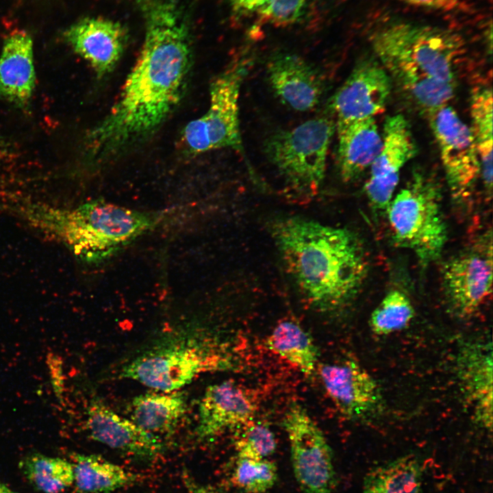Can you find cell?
<instances>
[{
    "instance_id": "9",
    "label": "cell",
    "mask_w": 493,
    "mask_h": 493,
    "mask_svg": "<svg viewBox=\"0 0 493 493\" xmlns=\"http://www.w3.org/2000/svg\"><path fill=\"white\" fill-rule=\"evenodd\" d=\"M429 115L451 197L457 205L467 206L481 175L479 157L471 129L448 105Z\"/></svg>"
},
{
    "instance_id": "12",
    "label": "cell",
    "mask_w": 493,
    "mask_h": 493,
    "mask_svg": "<svg viewBox=\"0 0 493 493\" xmlns=\"http://www.w3.org/2000/svg\"><path fill=\"white\" fill-rule=\"evenodd\" d=\"M382 147L370 166V176L364 186L372 207L385 210L394 197L400 172L416 153V145L407 121L401 114L386 118Z\"/></svg>"
},
{
    "instance_id": "18",
    "label": "cell",
    "mask_w": 493,
    "mask_h": 493,
    "mask_svg": "<svg viewBox=\"0 0 493 493\" xmlns=\"http://www.w3.org/2000/svg\"><path fill=\"white\" fill-rule=\"evenodd\" d=\"M268 83L275 95L290 108L307 112L319 103L323 85L318 73L301 57L279 53L266 66Z\"/></svg>"
},
{
    "instance_id": "3",
    "label": "cell",
    "mask_w": 493,
    "mask_h": 493,
    "mask_svg": "<svg viewBox=\"0 0 493 493\" xmlns=\"http://www.w3.org/2000/svg\"><path fill=\"white\" fill-rule=\"evenodd\" d=\"M381 65L392 75L418 73L455 84L465 52L462 36L450 29L408 22H391L370 37Z\"/></svg>"
},
{
    "instance_id": "1",
    "label": "cell",
    "mask_w": 493,
    "mask_h": 493,
    "mask_svg": "<svg viewBox=\"0 0 493 493\" xmlns=\"http://www.w3.org/2000/svg\"><path fill=\"white\" fill-rule=\"evenodd\" d=\"M144 25L142 48L110 113L91 131L106 155L156 130L180 102L192 64L190 10L181 0H134Z\"/></svg>"
},
{
    "instance_id": "29",
    "label": "cell",
    "mask_w": 493,
    "mask_h": 493,
    "mask_svg": "<svg viewBox=\"0 0 493 493\" xmlns=\"http://www.w3.org/2000/svg\"><path fill=\"white\" fill-rule=\"evenodd\" d=\"M234 10L274 25H286L300 21L309 0H230Z\"/></svg>"
},
{
    "instance_id": "35",
    "label": "cell",
    "mask_w": 493,
    "mask_h": 493,
    "mask_svg": "<svg viewBox=\"0 0 493 493\" xmlns=\"http://www.w3.org/2000/svg\"><path fill=\"white\" fill-rule=\"evenodd\" d=\"M0 493H19V492H17L12 490L7 485H5L4 483H3L0 480Z\"/></svg>"
},
{
    "instance_id": "23",
    "label": "cell",
    "mask_w": 493,
    "mask_h": 493,
    "mask_svg": "<svg viewBox=\"0 0 493 493\" xmlns=\"http://www.w3.org/2000/svg\"><path fill=\"white\" fill-rule=\"evenodd\" d=\"M73 461L74 483L84 493H110L137 479L131 472L98 455L76 454Z\"/></svg>"
},
{
    "instance_id": "16",
    "label": "cell",
    "mask_w": 493,
    "mask_h": 493,
    "mask_svg": "<svg viewBox=\"0 0 493 493\" xmlns=\"http://www.w3.org/2000/svg\"><path fill=\"white\" fill-rule=\"evenodd\" d=\"M86 427L93 440L134 456L153 458L163 450L158 436L118 415L98 399L88 404Z\"/></svg>"
},
{
    "instance_id": "28",
    "label": "cell",
    "mask_w": 493,
    "mask_h": 493,
    "mask_svg": "<svg viewBox=\"0 0 493 493\" xmlns=\"http://www.w3.org/2000/svg\"><path fill=\"white\" fill-rule=\"evenodd\" d=\"M392 76L415 103L429 114L448 105L454 97L455 84L418 73H401Z\"/></svg>"
},
{
    "instance_id": "5",
    "label": "cell",
    "mask_w": 493,
    "mask_h": 493,
    "mask_svg": "<svg viewBox=\"0 0 493 493\" xmlns=\"http://www.w3.org/2000/svg\"><path fill=\"white\" fill-rule=\"evenodd\" d=\"M392 238L412 251L422 266L438 260L448 239L437 181L416 173L385 210Z\"/></svg>"
},
{
    "instance_id": "7",
    "label": "cell",
    "mask_w": 493,
    "mask_h": 493,
    "mask_svg": "<svg viewBox=\"0 0 493 493\" xmlns=\"http://www.w3.org/2000/svg\"><path fill=\"white\" fill-rule=\"evenodd\" d=\"M336 121L325 116L275 133L264 144L269 161L286 181L302 192H316L325 177L329 146Z\"/></svg>"
},
{
    "instance_id": "6",
    "label": "cell",
    "mask_w": 493,
    "mask_h": 493,
    "mask_svg": "<svg viewBox=\"0 0 493 493\" xmlns=\"http://www.w3.org/2000/svg\"><path fill=\"white\" fill-rule=\"evenodd\" d=\"M231 366V357L221 345L190 338L144 353L126 364L120 376L160 392H172L190 383L202 372Z\"/></svg>"
},
{
    "instance_id": "8",
    "label": "cell",
    "mask_w": 493,
    "mask_h": 493,
    "mask_svg": "<svg viewBox=\"0 0 493 493\" xmlns=\"http://www.w3.org/2000/svg\"><path fill=\"white\" fill-rule=\"evenodd\" d=\"M248 68V60H240L212 82L207 110L189 122L182 130V141L188 152L199 154L231 148L244 156L238 101Z\"/></svg>"
},
{
    "instance_id": "10",
    "label": "cell",
    "mask_w": 493,
    "mask_h": 493,
    "mask_svg": "<svg viewBox=\"0 0 493 493\" xmlns=\"http://www.w3.org/2000/svg\"><path fill=\"white\" fill-rule=\"evenodd\" d=\"M283 425L290 442L293 472L303 492L333 493L332 453L320 429L296 403L286 412Z\"/></svg>"
},
{
    "instance_id": "15",
    "label": "cell",
    "mask_w": 493,
    "mask_h": 493,
    "mask_svg": "<svg viewBox=\"0 0 493 493\" xmlns=\"http://www.w3.org/2000/svg\"><path fill=\"white\" fill-rule=\"evenodd\" d=\"M64 37L97 75L103 77L113 71L123 55L128 31L119 21L91 16L71 25L64 32Z\"/></svg>"
},
{
    "instance_id": "17",
    "label": "cell",
    "mask_w": 493,
    "mask_h": 493,
    "mask_svg": "<svg viewBox=\"0 0 493 493\" xmlns=\"http://www.w3.org/2000/svg\"><path fill=\"white\" fill-rule=\"evenodd\" d=\"M257 407L251 397L231 381L210 385L199 405L196 434L201 440L247 424Z\"/></svg>"
},
{
    "instance_id": "2",
    "label": "cell",
    "mask_w": 493,
    "mask_h": 493,
    "mask_svg": "<svg viewBox=\"0 0 493 493\" xmlns=\"http://www.w3.org/2000/svg\"><path fill=\"white\" fill-rule=\"evenodd\" d=\"M270 229L288 273L314 308L335 311L355 297L369 268L353 232L297 216L277 219Z\"/></svg>"
},
{
    "instance_id": "4",
    "label": "cell",
    "mask_w": 493,
    "mask_h": 493,
    "mask_svg": "<svg viewBox=\"0 0 493 493\" xmlns=\"http://www.w3.org/2000/svg\"><path fill=\"white\" fill-rule=\"evenodd\" d=\"M60 233L76 255L93 263L105 261L153 229L160 213L142 212L95 200L62 214Z\"/></svg>"
},
{
    "instance_id": "27",
    "label": "cell",
    "mask_w": 493,
    "mask_h": 493,
    "mask_svg": "<svg viewBox=\"0 0 493 493\" xmlns=\"http://www.w3.org/2000/svg\"><path fill=\"white\" fill-rule=\"evenodd\" d=\"M19 467L27 480L44 493H60L74 483L73 464L61 458L33 453Z\"/></svg>"
},
{
    "instance_id": "25",
    "label": "cell",
    "mask_w": 493,
    "mask_h": 493,
    "mask_svg": "<svg viewBox=\"0 0 493 493\" xmlns=\"http://www.w3.org/2000/svg\"><path fill=\"white\" fill-rule=\"evenodd\" d=\"M472 127L480 162L484 190L490 198L492 190V91L480 88L472 95L470 102Z\"/></svg>"
},
{
    "instance_id": "36",
    "label": "cell",
    "mask_w": 493,
    "mask_h": 493,
    "mask_svg": "<svg viewBox=\"0 0 493 493\" xmlns=\"http://www.w3.org/2000/svg\"><path fill=\"white\" fill-rule=\"evenodd\" d=\"M2 149H3V145H2V143H1V140H0V153H1V151H2Z\"/></svg>"
},
{
    "instance_id": "13",
    "label": "cell",
    "mask_w": 493,
    "mask_h": 493,
    "mask_svg": "<svg viewBox=\"0 0 493 493\" xmlns=\"http://www.w3.org/2000/svg\"><path fill=\"white\" fill-rule=\"evenodd\" d=\"M391 78L380 64L360 61L332 99L336 125L347 123L381 113L391 92Z\"/></svg>"
},
{
    "instance_id": "11",
    "label": "cell",
    "mask_w": 493,
    "mask_h": 493,
    "mask_svg": "<svg viewBox=\"0 0 493 493\" xmlns=\"http://www.w3.org/2000/svg\"><path fill=\"white\" fill-rule=\"evenodd\" d=\"M492 238L479 241L444 264V294L456 316L470 317L488 300L492 291Z\"/></svg>"
},
{
    "instance_id": "20",
    "label": "cell",
    "mask_w": 493,
    "mask_h": 493,
    "mask_svg": "<svg viewBox=\"0 0 493 493\" xmlns=\"http://www.w3.org/2000/svg\"><path fill=\"white\" fill-rule=\"evenodd\" d=\"M338 160L341 177L351 181L359 177L379 154L382 136L375 118L336 125Z\"/></svg>"
},
{
    "instance_id": "33",
    "label": "cell",
    "mask_w": 493,
    "mask_h": 493,
    "mask_svg": "<svg viewBox=\"0 0 493 493\" xmlns=\"http://www.w3.org/2000/svg\"><path fill=\"white\" fill-rule=\"evenodd\" d=\"M406 3L433 8L442 11L465 10V5L459 0H401Z\"/></svg>"
},
{
    "instance_id": "21",
    "label": "cell",
    "mask_w": 493,
    "mask_h": 493,
    "mask_svg": "<svg viewBox=\"0 0 493 493\" xmlns=\"http://www.w3.org/2000/svg\"><path fill=\"white\" fill-rule=\"evenodd\" d=\"M459 374L477 422L492 427V354L487 345H472L459 357Z\"/></svg>"
},
{
    "instance_id": "24",
    "label": "cell",
    "mask_w": 493,
    "mask_h": 493,
    "mask_svg": "<svg viewBox=\"0 0 493 493\" xmlns=\"http://www.w3.org/2000/svg\"><path fill=\"white\" fill-rule=\"evenodd\" d=\"M422 474L418 457L404 455L368 472L362 493H420Z\"/></svg>"
},
{
    "instance_id": "31",
    "label": "cell",
    "mask_w": 493,
    "mask_h": 493,
    "mask_svg": "<svg viewBox=\"0 0 493 493\" xmlns=\"http://www.w3.org/2000/svg\"><path fill=\"white\" fill-rule=\"evenodd\" d=\"M277 480V467L267 459L237 457L231 475L233 485L246 493L265 492Z\"/></svg>"
},
{
    "instance_id": "22",
    "label": "cell",
    "mask_w": 493,
    "mask_h": 493,
    "mask_svg": "<svg viewBox=\"0 0 493 493\" xmlns=\"http://www.w3.org/2000/svg\"><path fill=\"white\" fill-rule=\"evenodd\" d=\"M186 408V396L180 391L145 393L133 399L131 420L157 436L158 433L169 434L177 426Z\"/></svg>"
},
{
    "instance_id": "34",
    "label": "cell",
    "mask_w": 493,
    "mask_h": 493,
    "mask_svg": "<svg viewBox=\"0 0 493 493\" xmlns=\"http://www.w3.org/2000/svg\"><path fill=\"white\" fill-rule=\"evenodd\" d=\"M184 482L188 493H219L214 488H210L208 485L197 483V481L193 480L187 475L184 476Z\"/></svg>"
},
{
    "instance_id": "30",
    "label": "cell",
    "mask_w": 493,
    "mask_h": 493,
    "mask_svg": "<svg viewBox=\"0 0 493 493\" xmlns=\"http://www.w3.org/2000/svg\"><path fill=\"white\" fill-rule=\"evenodd\" d=\"M414 315L408 296L399 290H392L372 312L369 325L374 333L388 335L405 328Z\"/></svg>"
},
{
    "instance_id": "32",
    "label": "cell",
    "mask_w": 493,
    "mask_h": 493,
    "mask_svg": "<svg viewBox=\"0 0 493 493\" xmlns=\"http://www.w3.org/2000/svg\"><path fill=\"white\" fill-rule=\"evenodd\" d=\"M237 457L251 459H267L277 446L273 432L266 425H252L236 440Z\"/></svg>"
},
{
    "instance_id": "14",
    "label": "cell",
    "mask_w": 493,
    "mask_h": 493,
    "mask_svg": "<svg viewBox=\"0 0 493 493\" xmlns=\"http://www.w3.org/2000/svg\"><path fill=\"white\" fill-rule=\"evenodd\" d=\"M320 375L328 395L347 418H365L380 409L383 401L380 388L357 362L345 359L324 364Z\"/></svg>"
},
{
    "instance_id": "26",
    "label": "cell",
    "mask_w": 493,
    "mask_h": 493,
    "mask_svg": "<svg viewBox=\"0 0 493 493\" xmlns=\"http://www.w3.org/2000/svg\"><path fill=\"white\" fill-rule=\"evenodd\" d=\"M267 345L305 375L314 372L318 357L316 346L298 324L288 320L278 324L268 336Z\"/></svg>"
},
{
    "instance_id": "19",
    "label": "cell",
    "mask_w": 493,
    "mask_h": 493,
    "mask_svg": "<svg viewBox=\"0 0 493 493\" xmlns=\"http://www.w3.org/2000/svg\"><path fill=\"white\" fill-rule=\"evenodd\" d=\"M36 84L33 42L24 31L11 34L0 55V96L17 106H26Z\"/></svg>"
}]
</instances>
